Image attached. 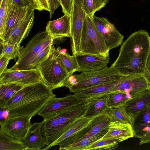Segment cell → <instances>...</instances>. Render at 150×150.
Instances as JSON below:
<instances>
[{"instance_id":"obj_24","label":"cell","mask_w":150,"mask_h":150,"mask_svg":"<svg viewBox=\"0 0 150 150\" xmlns=\"http://www.w3.org/2000/svg\"><path fill=\"white\" fill-rule=\"evenodd\" d=\"M59 47L54 50L53 53L57 57L67 72L70 75L77 71L79 64L77 57L71 55L67 52L64 54H61L59 52Z\"/></svg>"},{"instance_id":"obj_11","label":"cell","mask_w":150,"mask_h":150,"mask_svg":"<svg viewBox=\"0 0 150 150\" xmlns=\"http://www.w3.org/2000/svg\"><path fill=\"white\" fill-rule=\"evenodd\" d=\"M41 80L40 75L36 68L18 70H7L0 75V84L16 83L25 86Z\"/></svg>"},{"instance_id":"obj_33","label":"cell","mask_w":150,"mask_h":150,"mask_svg":"<svg viewBox=\"0 0 150 150\" xmlns=\"http://www.w3.org/2000/svg\"><path fill=\"white\" fill-rule=\"evenodd\" d=\"M84 10L86 14L92 18L95 13L104 7L105 0H83Z\"/></svg>"},{"instance_id":"obj_12","label":"cell","mask_w":150,"mask_h":150,"mask_svg":"<svg viewBox=\"0 0 150 150\" xmlns=\"http://www.w3.org/2000/svg\"><path fill=\"white\" fill-rule=\"evenodd\" d=\"M32 117L21 116L8 117L0 124V128L5 134L21 141H24L31 125Z\"/></svg>"},{"instance_id":"obj_31","label":"cell","mask_w":150,"mask_h":150,"mask_svg":"<svg viewBox=\"0 0 150 150\" xmlns=\"http://www.w3.org/2000/svg\"><path fill=\"white\" fill-rule=\"evenodd\" d=\"M1 53L0 55L5 56L9 58L11 60L16 61L19 57L21 50L23 47L17 44H12L4 42L1 40Z\"/></svg>"},{"instance_id":"obj_28","label":"cell","mask_w":150,"mask_h":150,"mask_svg":"<svg viewBox=\"0 0 150 150\" xmlns=\"http://www.w3.org/2000/svg\"><path fill=\"white\" fill-rule=\"evenodd\" d=\"M107 132V129L105 127L98 134L70 144L66 147L64 150H83L86 147L101 139Z\"/></svg>"},{"instance_id":"obj_26","label":"cell","mask_w":150,"mask_h":150,"mask_svg":"<svg viewBox=\"0 0 150 150\" xmlns=\"http://www.w3.org/2000/svg\"><path fill=\"white\" fill-rule=\"evenodd\" d=\"M24 141H21L4 133L0 129V150H26Z\"/></svg>"},{"instance_id":"obj_20","label":"cell","mask_w":150,"mask_h":150,"mask_svg":"<svg viewBox=\"0 0 150 150\" xmlns=\"http://www.w3.org/2000/svg\"><path fill=\"white\" fill-rule=\"evenodd\" d=\"M149 103L150 89L132 98L127 102L125 106L127 112L134 119L141 110Z\"/></svg>"},{"instance_id":"obj_18","label":"cell","mask_w":150,"mask_h":150,"mask_svg":"<svg viewBox=\"0 0 150 150\" xmlns=\"http://www.w3.org/2000/svg\"><path fill=\"white\" fill-rule=\"evenodd\" d=\"M131 125L134 136L139 138L150 128V103L141 110Z\"/></svg>"},{"instance_id":"obj_1","label":"cell","mask_w":150,"mask_h":150,"mask_svg":"<svg viewBox=\"0 0 150 150\" xmlns=\"http://www.w3.org/2000/svg\"><path fill=\"white\" fill-rule=\"evenodd\" d=\"M150 54V36L145 30L132 33L121 45L110 66L123 75H143Z\"/></svg>"},{"instance_id":"obj_40","label":"cell","mask_w":150,"mask_h":150,"mask_svg":"<svg viewBox=\"0 0 150 150\" xmlns=\"http://www.w3.org/2000/svg\"><path fill=\"white\" fill-rule=\"evenodd\" d=\"M37 7L38 11L46 10L49 11V8L47 0H33Z\"/></svg>"},{"instance_id":"obj_14","label":"cell","mask_w":150,"mask_h":150,"mask_svg":"<svg viewBox=\"0 0 150 150\" xmlns=\"http://www.w3.org/2000/svg\"><path fill=\"white\" fill-rule=\"evenodd\" d=\"M34 10H31L25 18L11 32L4 42L20 45L32 28L34 18Z\"/></svg>"},{"instance_id":"obj_8","label":"cell","mask_w":150,"mask_h":150,"mask_svg":"<svg viewBox=\"0 0 150 150\" xmlns=\"http://www.w3.org/2000/svg\"><path fill=\"white\" fill-rule=\"evenodd\" d=\"M150 89L143 75H122L120 82L111 90L110 93L119 92L126 93L131 98Z\"/></svg>"},{"instance_id":"obj_39","label":"cell","mask_w":150,"mask_h":150,"mask_svg":"<svg viewBox=\"0 0 150 150\" xmlns=\"http://www.w3.org/2000/svg\"><path fill=\"white\" fill-rule=\"evenodd\" d=\"M11 59L4 55H0V75L7 70V66Z\"/></svg>"},{"instance_id":"obj_3","label":"cell","mask_w":150,"mask_h":150,"mask_svg":"<svg viewBox=\"0 0 150 150\" xmlns=\"http://www.w3.org/2000/svg\"><path fill=\"white\" fill-rule=\"evenodd\" d=\"M109 51L92 18L86 14L83 25L80 53L79 56L94 55L108 57Z\"/></svg>"},{"instance_id":"obj_22","label":"cell","mask_w":150,"mask_h":150,"mask_svg":"<svg viewBox=\"0 0 150 150\" xmlns=\"http://www.w3.org/2000/svg\"><path fill=\"white\" fill-rule=\"evenodd\" d=\"M32 8L27 6L18 8L13 4V8L7 23L4 40V42L9 35L11 30L15 28L26 16Z\"/></svg>"},{"instance_id":"obj_5","label":"cell","mask_w":150,"mask_h":150,"mask_svg":"<svg viewBox=\"0 0 150 150\" xmlns=\"http://www.w3.org/2000/svg\"><path fill=\"white\" fill-rule=\"evenodd\" d=\"M53 39L45 30L37 33L28 42L26 46L21 49L15 64L7 70H24L36 56L48 46L53 45Z\"/></svg>"},{"instance_id":"obj_41","label":"cell","mask_w":150,"mask_h":150,"mask_svg":"<svg viewBox=\"0 0 150 150\" xmlns=\"http://www.w3.org/2000/svg\"><path fill=\"white\" fill-rule=\"evenodd\" d=\"M143 75L150 88V54L148 57Z\"/></svg>"},{"instance_id":"obj_35","label":"cell","mask_w":150,"mask_h":150,"mask_svg":"<svg viewBox=\"0 0 150 150\" xmlns=\"http://www.w3.org/2000/svg\"><path fill=\"white\" fill-rule=\"evenodd\" d=\"M13 4L18 8H24L29 6L34 10H38L33 0H12Z\"/></svg>"},{"instance_id":"obj_6","label":"cell","mask_w":150,"mask_h":150,"mask_svg":"<svg viewBox=\"0 0 150 150\" xmlns=\"http://www.w3.org/2000/svg\"><path fill=\"white\" fill-rule=\"evenodd\" d=\"M77 83L69 89L74 93L86 88L117 79L122 75L111 67L74 74Z\"/></svg>"},{"instance_id":"obj_37","label":"cell","mask_w":150,"mask_h":150,"mask_svg":"<svg viewBox=\"0 0 150 150\" xmlns=\"http://www.w3.org/2000/svg\"><path fill=\"white\" fill-rule=\"evenodd\" d=\"M49 8L50 17L51 19L55 10L60 5L59 0H47Z\"/></svg>"},{"instance_id":"obj_29","label":"cell","mask_w":150,"mask_h":150,"mask_svg":"<svg viewBox=\"0 0 150 150\" xmlns=\"http://www.w3.org/2000/svg\"><path fill=\"white\" fill-rule=\"evenodd\" d=\"M106 112L114 120L131 124L133 118L127 111L125 105L115 108H108Z\"/></svg>"},{"instance_id":"obj_2","label":"cell","mask_w":150,"mask_h":150,"mask_svg":"<svg viewBox=\"0 0 150 150\" xmlns=\"http://www.w3.org/2000/svg\"><path fill=\"white\" fill-rule=\"evenodd\" d=\"M53 90L42 80L25 86L5 105L9 117L35 115L50 100L56 97Z\"/></svg>"},{"instance_id":"obj_7","label":"cell","mask_w":150,"mask_h":150,"mask_svg":"<svg viewBox=\"0 0 150 150\" xmlns=\"http://www.w3.org/2000/svg\"><path fill=\"white\" fill-rule=\"evenodd\" d=\"M86 14L83 0H73L70 14V42L72 55L80 54L83 22Z\"/></svg>"},{"instance_id":"obj_17","label":"cell","mask_w":150,"mask_h":150,"mask_svg":"<svg viewBox=\"0 0 150 150\" xmlns=\"http://www.w3.org/2000/svg\"><path fill=\"white\" fill-rule=\"evenodd\" d=\"M79 67L78 72L98 71L107 67L110 61L109 57L100 55H84L77 56Z\"/></svg>"},{"instance_id":"obj_27","label":"cell","mask_w":150,"mask_h":150,"mask_svg":"<svg viewBox=\"0 0 150 150\" xmlns=\"http://www.w3.org/2000/svg\"><path fill=\"white\" fill-rule=\"evenodd\" d=\"M24 86L16 83L0 84V107H4L9 100Z\"/></svg>"},{"instance_id":"obj_44","label":"cell","mask_w":150,"mask_h":150,"mask_svg":"<svg viewBox=\"0 0 150 150\" xmlns=\"http://www.w3.org/2000/svg\"><path fill=\"white\" fill-rule=\"evenodd\" d=\"M60 53L62 54H66L67 52V50L65 49H61L60 47L59 48Z\"/></svg>"},{"instance_id":"obj_13","label":"cell","mask_w":150,"mask_h":150,"mask_svg":"<svg viewBox=\"0 0 150 150\" xmlns=\"http://www.w3.org/2000/svg\"><path fill=\"white\" fill-rule=\"evenodd\" d=\"M45 30L51 35L54 41L55 40V44L64 41L67 37H70L69 15L64 14L59 18L49 21L46 26Z\"/></svg>"},{"instance_id":"obj_38","label":"cell","mask_w":150,"mask_h":150,"mask_svg":"<svg viewBox=\"0 0 150 150\" xmlns=\"http://www.w3.org/2000/svg\"><path fill=\"white\" fill-rule=\"evenodd\" d=\"M77 83L74 74H72L69 76L64 81L61 86V87H66L69 90L72 86Z\"/></svg>"},{"instance_id":"obj_23","label":"cell","mask_w":150,"mask_h":150,"mask_svg":"<svg viewBox=\"0 0 150 150\" xmlns=\"http://www.w3.org/2000/svg\"><path fill=\"white\" fill-rule=\"evenodd\" d=\"M93 118L83 117L78 119L75 121L71 127L57 140L42 150H47L54 146L59 145L61 141L74 135L87 126Z\"/></svg>"},{"instance_id":"obj_19","label":"cell","mask_w":150,"mask_h":150,"mask_svg":"<svg viewBox=\"0 0 150 150\" xmlns=\"http://www.w3.org/2000/svg\"><path fill=\"white\" fill-rule=\"evenodd\" d=\"M121 76L117 79L90 87L74 93L78 98L84 99H87L97 96L109 94L120 82Z\"/></svg>"},{"instance_id":"obj_16","label":"cell","mask_w":150,"mask_h":150,"mask_svg":"<svg viewBox=\"0 0 150 150\" xmlns=\"http://www.w3.org/2000/svg\"><path fill=\"white\" fill-rule=\"evenodd\" d=\"M45 121L44 120L40 122H35L30 127L24 140L26 150H42L48 145L42 132V126Z\"/></svg>"},{"instance_id":"obj_10","label":"cell","mask_w":150,"mask_h":150,"mask_svg":"<svg viewBox=\"0 0 150 150\" xmlns=\"http://www.w3.org/2000/svg\"><path fill=\"white\" fill-rule=\"evenodd\" d=\"M92 19L109 50L118 47L122 43L124 36L107 19L94 15Z\"/></svg>"},{"instance_id":"obj_36","label":"cell","mask_w":150,"mask_h":150,"mask_svg":"<svg viewBox=\"0 0 150 150\" xmlns=\"http://www.w3.org/2000/svg\"><path fill=\"white\" fill-rule=\"evenodd\" d=\"M73 0H59L64 14L70 15Z\"/></svg>"},{"instance_id":"obj_30","label":"cell","mask_w":150,"mask_h":150,"mask_svg":"<svg viewBox=\"0 0 150 150\" xmlns=\"http://www.w3.org/2000/svg\"><path fill=\"white\" fill-rule=\"evenodd\" d=\"M131 98L129 95L125 93H110L108 95L107 105L108 108H112L125 105Z\"/></svg>"},{"instance_id":"obj_45","label":"cell","mask_w":150,"mask_h":150,"mask_svg":"<svg viewBox=\"0 0 150 150\" xmlns=\"http://www.w3.org/2000/svg\"><path fill=\"white\" fill-rule=\"evenodd\" d=\"M105 1H106V3L107 4L108 2L109 1V0H105Z\"/></svg>"},{"instance_id":"obj_15","label":"cell","mask_w":150,"mask_h":150,"mask_svg":"<svg viewBox=\"0 0 150 150\" xmlns=\"http://www.w3.org/2000/svg\"><path fill=\"white\" fill-rule=\"evenodd\" d=\"M106 128L107 132L101 139H112L120 142L134 137L132 127L129 124L113 120Z\"/></svg>"},{"instance_id":"obj_21","label":"cell","mask_w":150,"mask_h":150,"mask_svg":"<svg viewBox=\"0 0 150 150\" xmlns=\"http://www.w3.org/2000/svg\"><path fill=\"white\" fill-rule=\"evenodd\" d=\"M108 94L97 96L87 99L89 105L84 117L93 118L106 112L108 108L107 104Z\"/></svg>"},{"instance_id":"obj_43","label":"cell","mask_w":150,"mask_h":150,"mask_svg":"<svg viewBox=\"0 0 150 150\" xmlns=\"http://www.w3.org/2000/svg\"><path fill=\"white\" fill-rule=\"evenodd\" d=\"M146 143L150 144V128L140 138L139 145Z\"/></svg>"},{"instance_id":"obj_25","label":"cell","mask_w":150,"mask_h":150,"mask_svg":"<svg viewBox=\"0 0 150 150\" xmlns=\"http://www.w3.org/2000/svg\"><path fill=\"white\" fill-rule=\"evenodd\" d=\"M13 5L12 0H0V39L3 41L7 23Z\"/></svg>"},{"instance_id":"obj_4","label":"cell","mask_w":150,"mask_h":150,"mask_svg":"<svg viewBox=\"0 0 150 150\" xmlns=\"http://www.w3.org/2000/svg\"><path fill=\"white\" fill-rule=\"evenodd\" d=\"M35 66L41 80L53 90L61 87L66 79L71 75L67 72L53 52L47 58Z\"/></svg>"},{"instance_id":"obj_42","label":"cell","mask_w":150,"mask_h":150,"mask_svg":"<svg viewBox=\"0 0 150 150\" xmlns=\"http://www.w3.org/2000/svg\"><path fill=\"white\" fill-rule=\"evenodd\" d=\"M0 124L2 123L9 117L8 111L4 107H0Z\"/></svg>"},{"instance_id":"obj_32","label":"cell","mask_w":150,"mask_h":150,"mask_svg":"<svg viewBox=\"0 0 150 150\" xmlns=\"http://www.w3.org/2000/svg\"><path fill=\"white\" fill-rule=\"evenodd\" d=\"M118 142L115 140L109 139H100L83 150H111L118 147Z\"/></svg>"},{"instance_id":"obj_34","label":"cell","mask_w":150,"mask_h":150,"mask_svg":"<svg viewBox=\"0 0 150 150\" xmlns=\"http://www.w3.org/2000/svg\"><path fill=\"white\" fill-rule=\"evenodd\" d=\"M55 48L53 45L48 46L30 61L25 67L24 70L33 69L36 65L46 59L52 54Z\"/></svg>"},{"instance_id":"obj_9","label":"cell","mask_w":150,"mask_h":150,"mask_svg":"<svg viewBox=\"0 0 150 150\" xmlns=\"http://www.w3.org/2000/svg\"><path fill=\"white\" fill-rule=\"evenodd\" d=\"M87 102V99L79 98L74 94L60 98L55 97L50 100L38 115L46 120L51 116L74 105Z\"/></svg>"}]
</instances>
